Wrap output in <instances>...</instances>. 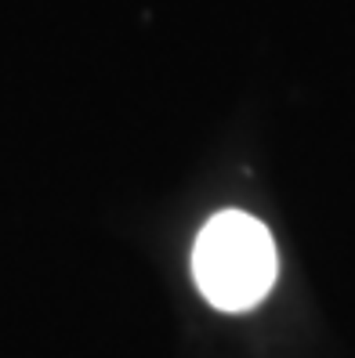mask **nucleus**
Here are the masks:
<instances>
[{
	"label": "nucleus",
	"instance_id": "nucleus-1",
	"mask_svg": "<svg viewBox=\"0 0 355 358\" xmlns=\"http://www.w3.org/2000/svg\"><path fill=\"white\" fill-rule=\"evenodd\" d=\"M276 275V243L258 217L243 214V210H221L200 228L193 246V279L214 308H254L272 289Z\"/></svg>",
	"mask_w": 355,
	"mask_h": 358
}]
</instances>
